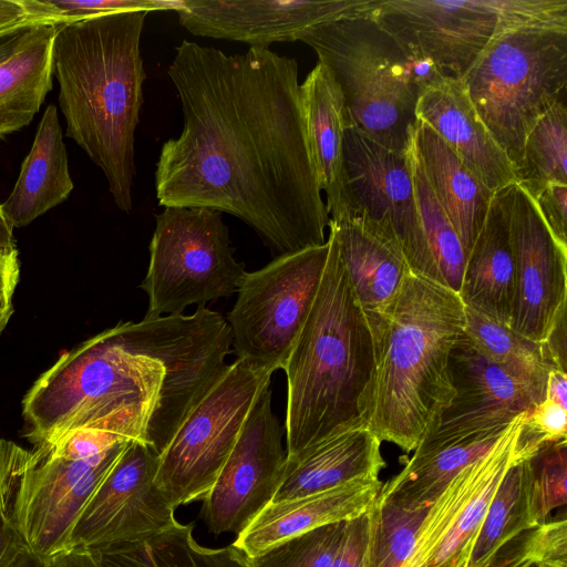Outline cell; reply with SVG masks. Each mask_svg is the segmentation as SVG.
<instances>
[{
    "label": "cell",
    "instance_id": "cell-5",
    "mask_svg": "<svg viewBox=\"0 0 567 567\" xmlns=\"http://www.w3.org/2000/svg\"><path fill=\"white\" fill-rule=\"evenodd\" d=\"M159 385L157 363L121 321L63 353L33 383L22 400L25 436L40 447L96 429L142 442Z\"/></svg>",
    "mask_w": 567,
    "mask_h": 567
},
{
    "label": "cell",
    "instance_id": "cell-51",
    "mask_svg": "<svg viewBox=\"0 0 567 567\" xmlns=\"http://www.w3.org/2000/svg\"><path fill=\"white\" fill-rule=\"evenodd\" d=\"M13 293L14 291L0 289V333L6 328L13 312Z\"/></svg>",
    "mask_w": 567,
    "mask_h": 567
},
{
    "label": "cell",
    "instance_id": "cell-34",
    "mask_svg": "<svg viewBox=\"0 0 567 567\" xmlns=\"http://www.w3.org/2000/svg\"><path fill=\"white\" fill-rule=\"evenodd\" d=\"M567 109L564 100L544 114L528 133L518 184L532 198L546 185H567Z\"/></svg>",
    "mask_w": 567,
    "mask_h": 567
},
{
    "label": "cell",
    "instance_id": "cell-8",
    "mask_svg": "<svg viewBox=\"0 0 567 567\" xmlns=\"http://www.w3.org/2000/svg\"><path fill=\"white\" fill-rule=\"evenodd\" d=\"M373 19L408 52L461 81L499 33L567 27V0H383Z\"/></svg>",
    "mask_w": 567,
    "mask_h": 567
},
{
    "label": "cell",
    "instance_id": "cell-46",
    "mask_svg": "<svg viewBox=\"0 0 567 567\" xmlns=\"http://www.w3.org/2000/svg\"><path fill=\"white\" fill-rule=\"evenodd\" d=\"M40 21L44 20H30L0 29V63L13 55L27 42Z\"/></svg>",
    "mask_w": 567,
    "mask_h": 567
},
{
    "label": "cell",
    "instance_id": "cell-1",
    "mask_svg": "<svg viewBox=\"0 0 567 567\" xmlns=\"http://www.w3.org/2000/svg\"><path fill=\"white\" fill-rule=\"evenodd\" d=\"M184 126L155 171L159 206L205 207L251 227L276 255L321 246L330 216L308 142L298 62L183 40L168 68Z\"/></svg>",
    "mask_w": 567,
    "mask_h": 567
},
{
    "label": "cell",
    "instance_id": "cell-17",
    "mask_svg": "<svg viewBox=\"0 0 567 567\" xmlns=\"http://www.w3.org/2000/svg\"><path fill=\"white\" fill-rule=\"evenodd\" d=\"M515 262V299L509 328L543 342L567 306V249L544 221L534 199L516 183L501 189Z\"/></svg>",
    "mask_w": 567,
    "mask_h": 567
},
{
    "label": "cell",
    "instance_id": "cell-25",
    "mask_svg": "<svg viewBox=\"0 0 567 567\" xmlns=\"http://www.w3.org/2000/svg\"><path fill=\"white\" fill-rule=\"evenodd\" d=\"M329 225L336 230L340 256L374 336L411 269L394 245L359 218L330 219Z\"/></svg>",
    "mask_w": 567,
    "mask_h": 567
},
{
    "label": "cell",
    "instance_id": "cell-28",
    "mask_svg": "<svg viewBox=\"0 0 567 567\" xmlns=\"http://www.w3.org/2000/svg\"><path fill=\"white\" fill-rule=\"evenodd\" d=\"M507 426L478 432L424 454H413L399 474L382 484L378 498L409 511L426 508L464 467L493 447Z\"/></svg>",
    "mask_w": 567,
    "mask_h": 567
},
{
    "label": "cell",
    "instance_id": "cell-22",
    "mask_svg": "<svg viewBox=\"0 0 567 567\" xmlns=\"http://www.w3.org/2000/svg\"><path fill=\"white\" fill-rule=\"evenodd\" d=\"M308 142L330 219L350 218L343 156L344 105L338 83L321 62L300 84Z\"/></svg>",
    "mask_w": 567,
    "mask_h": 567
},
{
    "label": "cell",
    "instance_id": "cell-10",
    "mask_svg": "<svg viewBox=\"0 0 567 567\" xmlns=\"http://www.w3.org/2000/svg\"><path fill=\"white\" fill-rule=\"evenodd\" d=\"M328 252L326 241L247 271L226 319L237 359L270 373L282 370L315 301Z\"/></svg>",
    "mask_w": 567,
    "mask_h": 567
},
{
    "label": "cell",
    "instance_id": "cell-49",
    "mask_svg": "<svg viewBox=\"0 0 567 567\" xmlns=\"http://www.w3.org/2000/svg\"><path fill=\"white\" fill-rule=\"evenodd\" d=\"M546 398L567 409V372L553 369L548 373Z\"/></svg>",
    "mask_w": 567,
    "mask_h": 567
},
{
    "label": "cell",
    "instance_id": "cell-24",
    "mask_svg": "<svg viewBox=\"0 0 567 567\" xmlns=\"http://www.w3.org/2000/svg\"><path fill=\"white\" fill-rule=\"evenodd\" d=\"M73 188L58 107L49 104L2 210L13 229L22 228L65 202Z\"/></svg>",
    "mask_w": 567,
    "mask_h": 567
},
{
    "label": "cell",
    "instance_id": "cell-9",
    "mask_svg": "<svg viewBox=\"0 0 567 567\" xmlns=\"http://www.w3.org/2000/svg\"><path fill=\"white\" fill-rule=\"evenodd\" d=\"M155 220L140 286L148 299L145 318L182 315L238 291L247 270L234 256L220 212L164 207Z\"/></svg>",
    "mask_w": 567,
    "mask_h": 567
},
{
    "label": "cell",
    "instance_id": "cell-33",
    "mask_svg": "<svg viewBox=\"0 0 567 567\" xmlns=\"http://www.w3.org/2000/svg\"><path fill=\"white\" fill-rule=\"evenodd\" d=\"M406 152L421 225L439 284L458 293L466 260L462 241L426 181L413 133Z\"/></svg>",
    "mask_w": 567,
    "mask_h": 567
},
{
    "label": "cell",
    "instance_id": "cell-21",
    "mask_svg": "<svg viewBox=\"0 0 567 567\" xmlns=\"http://www.w3.org/2000/svg\"><path fill=\"white\" fill-rule=\"evenodd\" d=\"M385 462L381 441L365 425L339 431L286 458L271 503L303 496L355 480H378Z\"/></svg>",
    "mask_w": 567,
    "mask_h": 567
},
{
    "label": "cell",
    "instance_id": "cell-23",
    "mask_svg": "<svg viewBox=\"0 0 567 567\" xmlns=\"http://www.w3.org/2000/svg\"><path fill=\"white\" fill-rule=\"evenodd\" d=\"M458 296L466 308L509 327L515 299V262L501 189L466 256Z\"/></svg>",
    "mask_w": 567,
    "mask_h": 567
},
{
    "label": "cell",
    "instance_id": "cell-52",
    "mask_svg": "<svg viewBox=\"0 0 567 567\" xmlns=\"http://www.w3.org/2000/svg\"><path fill=\"white\" fill-rule=\"evenodd\" d=\"M41 560L37 559L35 557H31L28 560H25L20 567H40Z\"/></svg>",
    "mask_w": 567,
    "mask_h": 567
},
{
    "label": "cell",
    "instance_id": "cell-6",
    "mask_svg": "<svg viewBox=\"0 0 567 567\" xmlns=\"http://www.w3.org/2000/svg\"><path fill=\"white\" fill-rule=\"evenodd\" d=\"M311 47L338 83L346 126L380 145L406 152L425 86L443 78L434 65L408 52L372 18H350L307 30Z\"/></svg>",
    "mask_w": 567,
    "mask_h": 567
},
{
    "label": "cell",
    "instance_id": "cell-37",
    "mask_svg": "<svg viewBox=\"0 0 567 567\" xmlns=\"http://www.w3.org/2000/svg\"><path fill=\"white\" fill-rule=\"evenodd\" d=\"M529 495L537 525L567 504V439L540 443L528 457Z\"/></svg>",
    "mask_w": 567,
    "mask_h": 567
},
{
    "label": "cell",
    "instance_id": "cell-47",
    "mask_svg": "<svg viewBox=\"0 0 567 567\" xmlns=\"http://www.w3.org/2000/svg\"><path fill=\"white\" fill-rule=\"evenodd\" d=\"M20 261L17 248L0 251V289L14 291L19 282Z\"/></svg>",
    "mask_w": 567,
    "mask_h": 567
},
{
    "label": "cell",
    "instance_id": "cell-38",
    "mask_svg": "<svg viewBox=\"0 0 567 567\" xmlns=\"http://www.w3.org/2000/svg\"><path fill=\"white\" fill-rule=\"evenodd\" d=\"M344 523L328 524L281 542L248 558L250 567H331Z\"/></svg>",
    "mask_w": 567,
    "mask_h": 567
},
{
    "label": "cell",
    "instance_id": "cell-11",
    "mask_svg": "<svg viewBox=\"0 0 567 567\" xmlns=\"http://www.w3.org/2000/svg\"><path fill=\"white\" fill-rule=\"evenodd\" d=\"M272 373L236 359L159 454L156 486L176 508L203 501Z\"/></svg>",
    "mask_w": 567,
    "mask_h": 567
},
{
    "label": "cell",
    "instance_id": "cell-18",
    "mask_svg": "<svg viewBox=\"0 0 567 567\" xmlns=\"http://www.w3.org/2000/svg\"><path fill=\"white\" fill-rule=\"evenodd\" d=\"M449 370L455 394L414 454L503 429L535 406L526 390L482 353L464 331L452 347Z\"/></svg>",
    "mask_w": 567,
    "mask_h": 567
},
{
    "label": "cell",
    "instance_id": "cell-42",
    "mask_svg": "<svg viewBox=\"0 0 567 567\" xmlns=\"http://www.w3.org/2000/svg\"><path fill=\"white\" fill-rule=\"evenodd\" d=\"M524 425L543 442L567 439V409L545 398L527 414Z\"/></svg>",
    "mask_w": 567,
    "mask_h": 567
},
{
    "label": "cell",
    "instance_id": "cell-43",
    "mask_svg": "<svg viewBox=\"0 0 567 567\" xmlns=\"http://www.w3.org/2000/svg\"><path fill=\"white\" fill-rule=\"evenodd\" d=\"M29 451L12 441L0 440V516L12 503Z\"/></svg>",
    "mask_w": 567,
    "mask_h": 567
},
{
    "label": "cell",
    "instance_id": "cell-2",
    "mask_svg": "<svg viewBox=\"0 0 567 567\" xmlns=\"http://www.w3.org/2000/svg\"><path fill=\"white\" fill-rule=\"evenodd\" d=\"M147 14L133 10L60 22L52 45L65 136L103 172L114 204L126 214L144 101L140 43Z\"/></svg>",
    "mask_w": 567,
    "mask_h": 567
},
{
    "label": "cell",
    "instance_id": "cell-41",
    "mask_svg": "<svg viewBox=\"0 0 567 567\" xmlns=\"http://www.w3.org/2000/svg\"><path fill=\"white\" fill-rule=\"evenodd\" d=\"M368 533V511L346 520L331 567H362Z\"/></svg>",
    "mask_w": 567,
    "mask_h": 567
},
{
    "label": "cell",
    "instance_id": "cell-45",
    "mask_svg": "<svg viewBox=\"0 0 567 567\" xmlns=\"http://www.w3.org/2000/svg\"><path fill=\"white\" fill-rule=\"evenodd\" d=\"M566 306L560 309L553 322L545 340V351L553 365L566 372L567 368V329H566Z\"/></svg>",
    "mask_w": 567,
    "mask_h": 567
},
{
    "label": "cell",
    "instance_id": "cell-14",
    "mask_svg": "<svg viewBox=\"0 0 567 567\" xmlns=\"http://www.w3.org/2000/svg\"><path fill=\"white\" fill-rule=\"evenodd\" d=\"M159 454L130 441L81 512L69 549L150 539L175 522V508L156 486Z\"/></svg>",
    "mask_w": 567,
    "mask_h": 567
},
{
    "label": "cell",
    "instance_id": "cell-36",
    "mask_svg": "<svg viewBox=\"0 0 567 567\" xmlns=\"http://www.w3.org/2000/svg\"><path fill=\"white\" fill-rule=\"evenodd\" d=\"M567 567V518L555 516L504 544L486 567Z\"/></svg>",
    "mask_w": 567,
    "mask_h": 567
},
{
    "label": "cell",
    "instance_id": "cell-15",
    "mask_svg": "<svg viewBox=\"0 0 567 567\" xmlns=\"http://www.w3.org/2000/svg\"><path fill=\"white\" fill-rule=\"evenodd\" d=\"M267 388L251 409L241 432L203 499L200 516L218 536L239 534L270 504L280 486L287 458L285 430L272 410Z\"/></svg>",
    "mask_w": 567,
    "mask_h": 567
},
{
    "label": "cell",
    "instance_id": "cell-16",
    "mask_svg": "<svg viewBox=\"0 0 567 567\" xmlns=\"http://www.w3.org/2000/svg\"><path fill=\"white\" fill-rule=\"evenodd\" d=\"M383 0H183L175 10L194 35L269 49L300 41L309 29L341 19L374 18Z\"/></svg>",
    "mask_w": 567,
    "mask_h": 567
},
{
    "label": "cell",
    "instance_id": "cell-4",
    "mask_svg": "<svg viewBox=\"0 0 567 567\" xmlns=\"http://www.w3.org/2000/svg\"><path fill=\"white\" fill-rule=\"evenodd\" d=\"M458 293L410 272L373 336L375 377L367 426L414 451L453 399L449 359L464 331Z\"/></svg>",
    "mask_w": 567,
    "mask_h": 567
},
{
    "label": "cell",
    "instance_id": "cell-29",
    "mask_svg": "<svg viewBox=\"0 0 567 567\" xmlns=\"http://www.w3.org/2000/svg\"><path fill=\"white\" fill-rule=\"evenodd\" d=\"M194 525L175 522L165 532L136 543L86 548L97 567H250L233 545L208 548L194 538Z\"/></svg>",
    "mask_w": 567,
    "mask_h": 567
},
{
    "label": "cell",
    "instance_id": "cell-20",
    "mask_svg": "<svg viewBox=\"0 0 567 567\" xmlns=\"http://www.w3.org/2000/svg\"><path fill=\"white\" fill-rule=\"evenodd\" d=\"M378 480H355L326 491L268 504L231 544L247 558L293 536L349 520L365 513L382 487Z\"/></svg>",
    "mask_w": 567,
    "mask_h": 567
},
{
    "label": "cell",
    "instance_id": "cell-44",
    "mask_svg": "<svg viewBox=\"0 0 567 567\" xmlns=\"http://www.w3.org/2000/svg\"><path fill=\"white\" fill-rule=\"evenodd\" d=\"M11 506L0 516V567H20L33 557L12 522Z\"/></svg>",
    "mask_w": 567,
    "mask_h": 567
},
{
    "label": "cell",
    "instance_id": "cell-19",
    "mask_svg": "<svg viewBox=\"0 0 567 567\" xmlns=\"http://www.w3.org/2000/svg\"><path fill=\"white\" fill-rule=\"evenodd\" d=\"M415 115L489 190L495 193L516 183L508 157L480 118L461 81L443 76L425 86Z\"/></svg>",
    "mask_w": 567,
    "mask_h": 567
},
{
    "label": "cell",
    "instance_id": "cell-7",
    "mask_svg": "<svg viewBox=\"0 0 567 567\" xmlns=\"http://www.w3.org/2000/svg\"><path fill=\"white\" fill-rule=\"evenodd\" d=\"M515 176L525 140L567 86V28L527 25L494 38L461 80Z\"/></svg>",
    "mask_w": 567,
    "mask_h": 567
},
{
    "label": "cell",
    "instance_id": "cell-40",
    "mask_svg": "<svg viewBox=\"0 0 567 567\" xmlns=\"http://www.w3.org/2000/svg\"><path fill=\"white\" fill-rule=\"evenodd\" d=\"M533 199L555 239L567 249V185L550 183Z\"/></svg>",
    "mask_w": 567,
    "mask_h": 567
},
{
    "label": "cell",
    "instance_id": "cell-13",
    "mask_svg": "<svg viewBox=\"0 0 567 567\" xmlns=\"http://www.w3.org/2000/svg\"><path fill=\"white\" fill-rule=\"evenodd\" d=\"M130 441L87 458H69L33 449L13 494L12 522L37 559L69 549L84 506Z\"/></svg>",
    "mask_w": 567,
    "mask_h": 567
},
{
    "label": "cell",
    "instance_id": "cell-26",
    "mask_svg": "<svg viewBox=\"0 0 567 567\" xmlns=\"http://www.w3.org/2000/svg\"><path fill=\"white\" fill-rule=\"evenodd\" d=\"M413 137L426 181L467 256L483 226L494 193L427 124L417 120Z\"/></svg>",
    "mask_w": 567,
    "mask_h": 567
},
{
    "label": "cell",
    "instance_id": "cell-53",
    "mask_svg": "<svg viewBox=\"0 0 567 567\" xmlns=\"http://www.w3.org/2000/svg\"><path fill=\"white\" fill-rule=\"evenodd\" d=\"M538 567H556V566L542 565V566H538Z\"/></svg>",
    "mask_w": 567,
    "mask_h": 567
},
{
    "label": "cell",
    "instance_id": "cell-30",
    "mask_svg": "<svg viewBox=\"0 0 567 567\" xmlns=\"http://www.w3.org/2000/svg\"><path fill=\"white\" fill-rule=\"evenodd\" d=\"M527 414L523 413L511 422L489 467L437 543L424 567H466L478 529L501 481L518 458L533 454V451L519 440Z\"/></svg>",
    "mask_w": 567,
    "mask_h": 567
},
{
    "label": "cell",
    "instance_id": "cell-31",
    "mask_svg": "<svg viewBox=\"0 0 567 567\" xmlns=\"http://www.w3.org/2000/svg\"><path fill=\"white\" fill-rule=\"evenodd\" d=\"M465 308L464 332L491 361L512 375L534 404L546 398L548 373L556 369L543 342L530 340L481 313Z\"/></svg>",
    "mask_w": 567,
    "mask_h": 567
},
{
    "label": "cell",
    "instance_id": "cell-50",
    "mask_svg": "<svg viewBox=\"0 0 567 567\" xmlns=\"http://www.w3.org/2000/svg\"><path fill=\"white\" fill-rule=\"evenodd\" d=\"M16 247L13 227L8 221L0 203V251L11 250Z\"/></svg>",
    "mask_w": 567,
    "mask_h": 567
},
{
    "label": "cell",
    "instance_id": "cell-35",
    "mask_svg": "<svg viewBox=\"0 0 567 567\" xmlns=\"http://www.w3.org/2000/svg\"><path fill=\"white\" fill-rule=\"evenodd\" d=\"M425 509L409 511L377 497L368 509L369 533L362 567H404Z\"/></svg>",
    "mask_w": 567,
    "mask_h": 567
},
{
    "label": "cell",
    "instance_id": "cell-12",
    "mask_svg": "<svg viewBox=\"0 0 567 567\" xmlns=\"http://www.w3.org/2000/svg\"><path fill=\"white\" fill-rule=\"evenodd\" d=\"M343 156L350 218L394 245L412 272L439 284L423 234L408 152L389 150L346 126Z\"/></svg>",
    "mask_w": 567,
    "mask_h": 567
},
{
    "label": "cell",
    "instance_id": "cell-48",
    "mask_svg": "<svg viewBox=\"0 0 567 567\" xmlns=\"http://www.w3.org/2000/svg\"><path fill=\"white\" fill-rule=\"evenodd\" d=\"M30 20L41 19L29 12L25 0H0V29Z\"/></svg>",
    "mask_w": 567,
    "mask_h": 567
},
{
    "label": "cell",
    "instance_id": "cell-39",
    "mask_svg": "<svg viewBox=\"0 0 567 567\" xmlns=\"http://www.w3.org/2000/svg\"><path fill=\"white\" fill-rule=\"evenodd\" d=\"M30 13L41 20L68 22L133 10H175L177 1L159 0H25Z\"/></svg>",
    "mask_w": 567,
    "mask_h": 567
},
{
    "label": "cell",
    "instance_id": "cell-27",
    "mask_svg": "<svg viewBox=\"0 0 567 567\" xmlns=\"http://www.w3.org/2000/svg\"><path fill=\"white\" fill-rule=\"evenodd\" d=\"M60 22L40 21L0 63V138L28 126L53 86L52 45Z\"/></svg>",
    "mask_w": 567,
    "mask_h": 567
},
{
    "label": "cell",
    "instance_id": "cell-32",
    "mask_svg": "<svg viewBox=\"0 0 567 567\" xmlns=\"http://www.w3.org/2000/svg\"><path fill=\"white\" fill-rule=\"evenodd\" d=\"M529 456L518 458L501 481L478 529L466 567H486L504 544L537 526L529 495Z\"/></svg>",
    "mask_w": 567,
    "mask_h": 567
},
{
    "label": "cell",
    "instance_id": "cell-3",
    "mask_svg": "<svg viewBox=\"0 0 567 567\" xmlns=\"http://www.w3.org/2000/svg\"><path fill=\"white\" fill-rule=\"evenodd\" d=\"M315 301L285 362L288 457L339 431L367 426L375 377L372 330L329 225Z\"/></svg>",
    "mask_w": 567,
    "mask_h": 567
}]
</instances>
